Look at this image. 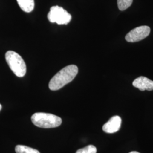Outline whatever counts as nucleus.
I'll return each instance as SVG.
<instances>
[{
  "label": "nucleus",
  "instance_id": "nucleus-2",
  "mask_svg": "<svg viewBox=\"0 0 153 153\" xmlns=\"http://www.w3.org/2000/svg\"><path fill=\"white\" fill-rule=\"evenodd\" d=\"M33 124L42 128H53L58 127L62 123L60 117L48 113L37 112L31 117Z\"/></svg>",
  "mask_w": 153,
  "mask_h": 153
},
{
  "label": "nucleus",
  "instance_id": "nucleus-12",
  "mask_svg": "<svg viewBox=\"0 0 153 153\" xmlns=\"http://www.w3.org/2000/svg\"><path fill=\"white\" fill-rule=\"evenodd\" d=\"M129 153H138V152H130Z\"/></svg>",
  "mask_w": 153,
  "mask_h": 153
},
{
  "label": "nucleus",
  "instance_id": "nucleus-11",
  "mask_svg": "<svg viewBox=\"0 0 153 153\" xmlns=\"http://www.w3.org/2000/svg\"><path fill=\"white\" fill-rule=\"evenodd\" d=\"M97 150L95 146L90 145L86 146L85 148L78 150L76 153H97Z\"/></svg>",
  "mask_w": 153,
  "mask_h": 153
},
{
  "label": "nucleus",
  "instance_id": "nucleus-6",
  "mask_svg": "<svg viewBox=\"0 0 153 153\" xmlns=\"http://www.w3.org/2000/svg\"><path fill=\"white\" fill-rule=\"evenodd\" d=\"M121 125V119L119 116L112 117L104 126L103 130L107 133H114L119 131Z\"/></svg>",
  "mask_w": 153,
  "mask_h": 153
},
{
  "label": "nucleus",
  "instance_id": "nucleus-3",
  "mask_svg": "<svg viewBox=\"0 0 153 153\" xmlns=\"http://www.w3.org/2000/svg\"><path fill=\"white\" fill-rule=\"evenodd\" d=\"M6 62L13 72L18 77H23L26 73V65L22 57L14 51H9L5 54Z\"/></svg>",
  "mask_w": 153,
  "mask_h": 153
},
{
  "label": "nucleus",
  "instance_id": "nucleus-4",
  "mask_svg": "<svg viewBox=\"0 0 153 153\" xmlns=\"http://www.w3.org/2000/svg\"><path fill=\"white\" fill-rule=\"evenodd\" d=\"M47 17L49 22L56 23L58 25H67L71 19V15L62 7L59 6L51 7Z\"/></svg>",
  "mask_w": 153,
  "mask_h": 153
},
{
  "label": "nucleus",
  "instance_id": "nucleus-1",
  "mask_svg": "<svg viewBox=\"0 0 153 153\" xmlns=\"http://www.w3.org/2000/svg\"><path fill=\"white\" fill-rule=\"evenodd\" d=\"M78 68L75 65L67 66L56 74L51 79L49 88L51 90L56 91L71 82L76 76Z\"/></svg>",
  "mask_w": 153,
  "mask_h": 153
},
{
  "label": "nucleus",
  "instance_id": "nucleus-8",
  "mask_svg": "<svg viewBox=\"0 0 153 153\" xmlns=\"http://www.w3.org/2000/svg\"><path fill=\"white\" fill-rule=\"evenodd\" d=\"M18 5L23 11L30 13L35 7L34 0H16Z\"/></svg>",
  "mask_w": 153,
  "mask_h": 153
},
{
  "label": "nucleus",
  "instance_id": "nucleus-5",
  "mask_svg": "<svg viewBox=\"0 0 153 153\" xmlns=\"http://www.w3.org/2000/svg\"><path fill=\"white\" fill-rule=\"evenodd\" d=\"M150 33V28L147 26H141L133 29L126 36L128 42L134 43L141 41L148 36Z\"/></svg>",
  "mask_w": 153,
  "mask_h": 153
},
{
  "label": "nucleus",
  "instance_id": "nucleus-10",
  "mask_svg": "<svg viewBox=\"0 0 153 153\" xmlns=\"http://www.w3.org/2000/svg\"><path fill=\"white\" fill-rule=\"evenodd\" d=\"M133 2V0H117V5L119 10L124 11L129 7Z\"/></svg>",
  "mask_w": 153,
  "mask_h": 153
},
{
  "label": "nucleus",
  "instance_id": "nucleus-7",
  "mask_svg": "<svg viewBox=\"0 0 153 153\" xmlns=\"http://www.w3.org/2000/svg\"><path fill=\"white\" fill-rule=\"evenodd\" d=\"M133 86L141 91L153 90V81L145 76H141L133 82Z\"/></svg>",
  "mask_w": 153,
  "mask_h": 153
},
{
  "label": "nucleus",
  "instance_id": "nucleus-13",
  "mask_svg": "<svg viewBox=\"0 0 153 153\" xmlns=\"http://www.w3.org/2000/svg\"><path fill=\"white\" fill-rule=\"evenodd\" d=\"M2 109V105H1V104H0V111Z\"/></svg>",
  "mask_w": 153,
  "mask_h": 153
},
{
  "label": "nucleus",
  "instance_id": "nucleus-9",
  "mask_svg": "<svg viewBox=\"0 0 153 153\" xmlns=\"http://www.w3.org/2000/svg\"><path fill=\"white\" fill-rule=\"evenodd\" d=\"M15 150L16 153H40L38 150L35 149L21 145H16Z\"/></svg>",
  "mask_w": 153,
  "mask_h": 153
}]
</instances>
